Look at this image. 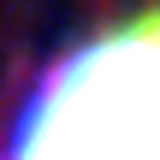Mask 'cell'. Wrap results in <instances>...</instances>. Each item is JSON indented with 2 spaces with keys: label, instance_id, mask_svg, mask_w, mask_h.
Segmentation results:
<instances>
[{
  "label": "cell",
  "instance_id": "cell-1",
  "mask_svg": "<svg viewBox=\"0 0 160 160\" xmlns=\"http://www.w3.org/2000/svg\"><path fill=\"white\" fill-rule=\"evenodd\" d=\"M6 160H160V6L53 59L6 131Z\"/></svg>",
  "mask_w": 160,
  "mask_h": 160
}]
</instances>
